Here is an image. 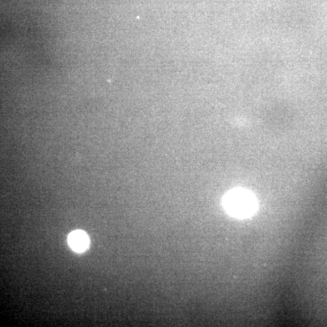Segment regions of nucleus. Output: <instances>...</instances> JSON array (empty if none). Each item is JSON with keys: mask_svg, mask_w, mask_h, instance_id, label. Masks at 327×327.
<instances>
[{"mask_svg": "<svg viewBox=\"0 0 327 327\" xmlns=\"http://www.w3.org/2000/svg\"><path fill=\"white\" fill-rule=\"evenodd\" d=\"M223 206L228 214L238 218H247L256 212L257 200L254 195L245 189H234L225 195Z\"/></svg>", "mask_w": 327, "mask_h": 327, "instance_id": "f257e3e1", "label": "nucleus"}, {"mask_svg": "<svg viewBox=\"0 0 327 327\" xmlns=\"http://www.w3.org/2000/svg\"><path fill=\"white\" fill-rule=\"evenodd\" d=\"M68 242L70 246L74 251L82 252L87 248L89 240L85 232L76 230L69 235Z\"/></svg>", "mask_w": 327, "mask_h": 327, "instance_id": "f03ea898", "label": "nucleus"}]
</instances>
